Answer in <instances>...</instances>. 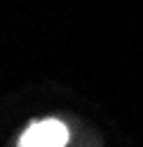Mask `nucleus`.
Wrapping results in <instances>:
<instances>
[{
	"label": "nucleus",
	"mask_w": 143,
	"mask_h": 147,
	"mask_svg": "<svg viewBox=\"0 0 143 147\" xmlns=\"http://www.w3.org/2000/svg\"><path fill=\"white\" fill-rule=\"evenodd\" d=\"M68 128L59 119H42L31 124L19 138V147H66Z\"/></svg>",
	"instance_id": "obj_1"
}]
</instances>
